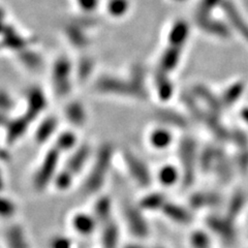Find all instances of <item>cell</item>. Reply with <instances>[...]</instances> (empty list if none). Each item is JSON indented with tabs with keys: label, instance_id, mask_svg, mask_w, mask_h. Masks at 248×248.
Returning a JSON list of instances; mask_svg holds the SVG:
<instances>
[{
	"label": "cell",
	"instance_id": "6da1fadb",
	"mask_svg": "<svg viewBox=\"0 0 248 248\" xmlns=\"http://www.w3.org/2000/svg\"><path fill=\"white\" fill-rule=\"evenodd\" d=\"M114 147L110 143H105L98 147L93 154L91 167L82 185V192L85 196L96 195L107 181V178L113 164Z\"/></svg>",
	"mask_w": 248,
	"mask_h": 248
},
{
	"label": "cell",
	"instance_id": "7a4b0ae2",
	"mask_svg": "<svg viewBox=\"0 0 248 248\" xmlns=\"http://www.w3.org/2000/svg\"><path fill=\"white\" fill-rule=\"evenodd\" d=\"M178 155L181 164V183L184 188L193 185L198 169L199 150L197 141L192 137L182 138L178 145Z\"/></svg>",
	"mask_w": 248,
	"mask_h": 248
},
{
	"label": "cell",
	"instance_id": "3957f363",
	"mask_svg": "<svg viewBox=\"0 0 248 248\" xmlns=\"http://www.w3.org/2000/svg\"><path fill=\"white\" fill-rule=\"evenodd\" d=\"M95 88L98 92L108 95L136 98L139 100H144L148 97L147 91L140 88L133 80L125 81L115 77L102 78L96 82Z\"/></svg>",
	"mask_w": 248,
	"mask_h": 248
},
{
	"label": "cell",
	"instance_id": "277c9868",
	"mask_svg": "<svg viewBox=\"0 0 248 248\" xmlns=\"http://www.w3.org/2000/svg\"><path fill=\"white\" fill-rule=\"evenodd\" d=\"M61 154L62 153L54 146L45 153L40 166L35 170L32 177V186L36 191H44L54 182V179L60 170L59 162Z\"/></svg>",
	"mask_w": 248,
	"mask_h": 248
},
{
	"label": "cell",
	"instance_id": "5b68a950",
	"mask_svg": "<svg viewBox=\"0 0 248 248\" xmlns=\"http://www.w3.org/2000/svg\"><path fill=\"white\" fill-rule=\"evenodd\" d=\"M122 159L128 175L140 187L147 188L152 184V175L148 165L129 149L123 150Z\"/></svg>",
	"mask_w": 248,
	"mask_h": 248
},
{
	"label": "cell",
	"instance_id": "8992f818",
	"mask_svg": "<svg viewBox=\"0 0 248 248\" xmlns=\"http://www.w3.org/2000/svg\"><path fill=\"white\" fill-rule=\"evenodd\" d=\"M124 219L129 232L138 239H144L150 234L149 224L144 216V211L138 205L126 204L123 208Z\"/></svg>",
	"mask_w": 248,
	"mask_h": 248
},
{
	"label": "cell",
	"instance_id": "52a82bcc",
	"mask_svg": "<svg viewBox=\"0 0 248 248\" xmlns=\"http://www.w3.org/2000/svg\"><path fill=\"white\" fill-rule=\"evenodd\" d=\"M206 226L213 234L227 244H234L238 239V232L232 220L228 215H210L206 218Z\"/></svg>",
	"mask_w": 248,
	"mask_h": 248
},
{
	"label": "cell",
	"instance_id": "ba28073f",
	"mask_svg": "<svg viewBox=\"0 0 248 248\" xmlns=\"http://www.w3.org/2000/svg\"><path fill=\"white\" fill-rule=\"evenodd\" d=\"M91 157H93L92 147L88 143L78 145L69 154L63 169L76 178L86 168Z\"/></svg>",
	"mask_w": 248,
	"mask_h": 248
},
{
	"label": "cell",
	"instance_id": "9c48e42d",
	"mask_svg": "<svg viewBox=\"0 0 248 248\" xmlns=\"http://www.w3.org/2000/svg\"><path fill=\"white\" fill-rule=\"evenodd\" d=\"M53 86L56 95L67 96L72 90L71 65L65 60L58 61L53 72Z\"/></svg>",
	"mask_w": 248,
	"mask_h": 248
},
{
	"label": "cell",
	"instance_id": "30bf717a",
	"mask_svg": "<svg viewBox=\"0 0 248 248\" xmlns=\"http://www.w3.org/2000/svg\"><path fill=\"white\" fill-rule=\"evenodd\" d=\"M46 108V98L43 90L36 87L30 88L26 94V110L24 114L30 120H36Z\"/></svg>",
	"mask_w": 248,
	"mask_h": 248
},
{
	"label": "cell",
	"instance_id": "8fae6325",
	"mask_svg": "<svg viewBox=\"0 0 248 248\" xmlns=\"http://www.w3.org/2000/svg\"><path fill=\"white\" fill-rule=\"evenodd\" d=\"M33 121L30 120L27 116L23 113L16 118H12L7 124L5 129V140L9 145H13L26 134L30 124Z\"/></svg>",
	"mask_w": 248,
	"mask_h": 248
},
{
	"label": "cell",
	"instance_id": "7c38bea8",
	"mask_svg": "<svg viewBox=\"0 0 248 248\" xmlns=\"http://www.w3.org/2000/svg\"><path fill=\"white\" fill-rule=\"evenodd\" d=\"M154 117L164 125L185 129L188 126V119L183 114L168 108H159L154 112Z\"/></svg>",
	"mask_w": 248,
	"mask_h": 248
},
{
	"label": "cell",
	"instance_id": "4fadbf2b",
	"mask_svg": "<svg viewBox=\"0 0 248 248\" xmlns=\"http://www.w3.org/2000/svg\"><path fill=\"white\" fill-rule=\"evenodd\" d=\"M4 244L6 248H30L26 232L19 223H13L6 228Z\"/></svg>",
	"mask_w": 248,
	"mask_h": 248
},
{
	"label": "cell",
	"instance_id": "5bb4252c",
	"mask_svg": "<svg viewBox=\"0 0 248 248\" xmlns=\"http://www.w3.org/2000/svg\"><path fill=\"white\" fill-rule=\"evenodd\" d=\"M193 93H195L193 96L198 100H201L206 106V111L221 116L224 108L222 106L220 97L216 96L210 89L206 88L205 86H202V85L196 86L195 89H193Z\"/></svg>",
	"mask_w": 248,
	"mask_h": 248
},
{
	"label": "cell",
	"instance_id": "9a60e30c",
	"mask_svg": "<svg viewBox=\"0 0 248 248\" xmlns=\"http://www.w3.org/2000/svg\"><path fill=\"white\" fill-rule=\"evenodd\" d=\"M100 247L102 248H119L120 228L114 218L100 226Z\"/></svg>",
	"mask_w": 248,
	"mask_h": 248
},
{
	"label": "cell",
	"instance_id": "2e32d148",
	"mask_svg": "<svg viewBox=\"0 0 248 248\" xmlns=\"http://www.w3.org/2000/svg\"><path fill=\"white\" fill-rule=\"evenodd\" d=\"M160 211L168 219L175 223L182 224V226H186L192 221V215L187 209L173 202L167 201Z\"/></svg>",
	"mask_w": 248,
	"mask_h": 248
},
{
	"label": "cell",
	"instance_id": "e0dca14e",
	"mask_svg": "<svg viewBox=\"0 0 248 248\" xmlns=\"http://www.w3.org/2000/svg\"><path fill=\"white\" fill-rule=\"evenodd\" d=\"M221 203V197L212 191H198L189 198V206L195 210H202L207 208H215Z\"/></svg>",
	"mask_w": 248,
	"mask_h": 248
},
{
	"label": "cell",
	"instance_id": "ac0fdd59",
	"mask_svg": "<svg viewBox=\"0 0 248 248\" xmlns=\"http://www.w3.org/2000/svg\"><path fill=\"white\" fill-rule=\"evenodd\" d=\"M72 227L81 236H90L99 227L93 214L77 213L72 218Z\"/></svg>",
	"mask_w": 248,
	"mask_h": 248
},
{
	"label": "cell",
	"instance_id": "d6986e66",
	"mask_svg": "<svg viewBox=\"0 0 248 248\" xmlns=\"http://www.w3.org/2000/svg\"><path fill=\"white\" fill-rule=\"evenodd\" d=\"M93 216L98 223V226H103L106 222L113 219V203L111 198L108 196H100L93 206Z\"/></svg>",
	"mask_w": 248,
	"mask_h": 248
},
{
	"label": "cell",
	"instance_id": "ffe728a7",
	"mask_svg": "<svg viewBox=\"0 0 248 248\" xmlns=\"http://www.w3.org/2000/svg\"><path fill=\"white\" fill-rule=\"evenodd\" d=\"M58 128V120L54 116H49L42 120L35 129L34 140L37 144L43 145L50 141Z\"/></svg>",
	"mask_w": 248,
	"mask_h": 248
},
{
	"label": "cell",
	"instance_id": "44dd1931",
	"mask_svg": "<svg viewBox=\"0 0 248 248\" xmlns=\"http://www.w3.org/2000/svg\"><path fill=\"white\" fill-rule=\"evenodd\" d=\"M66 120L75 127H82L87 121V112L84 106L78 102L69 103L64 108Z\"/></svg>",
	"mask_w": 248,
	"mask_h": 248
},
{
	"label": "cell",
	"instance_id": "7402d4cb",
	"mask_svg": "<svg viewBox=\"0 0 248 248\" xmlns=\"http://www.w3.org/2000/svg\"><path fill=\"white\" fill-rule=\"evenodd\" d=\"M213 170H215L216 176L222 183H228L232 177V170L230 158L227 153L222 151L220 148H217L216 159Z\"/></svg>",
	"mask_w": 248,
	"mask_h": 248
},
{
	"label": "cell",
	"instance_id": "603a6c76",
	"mask_svg": "<svg viewBox=\"0 0 248 248\" xmlns=\"http://www.w3.org/2000/svg\"><path fill=\"white\" fill-rule=\"evenodd\" d=\"M167 203V198L161 192H149L145 195L138 203V206L145 211H160Z\"/></svg>",
	"mask_w": 248,
	"mask_h": 248
},
{
	"label": "cell",
	"instance_id": "cb8c5ba5",
	"mask_svg": "<svg viewBox=\"0 0 248 248\" xmlns=\"http://www.w3.org/2000/svg\"><path fill=\"white\" fill-rule=\"evenodd\" d=\"M173 142V135L166 127H156L149 134V143L156 150H164Z\"/></svg>",
	"mask_w": 248,
	"mask_h": 248
},
{
	"label": "cell",
	"instance_id": "d4e9b609",
	"mask_svg": "<svg viewBox=\"0 0 248 248\" xmlns=\"http://www.w3.org/2000/svg\"><path fill=\"white\" fill-rule=\"evenodd\" d=\"M245 91V84L243 82H235L223 91L220 96L223 108H230L234 106L242 97Z\"/></svg>",
	"mask_w": 248,
	"mask_h": 248
},
{
	"label": "cell",
	"instance_id": "484cf974",
	"mask_svg": "<svg viewBox=\"0 0 248 248\" xmlns=\"http://www.w3.org/2000/svg\"><path fill=\"white\" fill-rule=\"evenodd\" d=\"M246 205V195L242 190H238L232 195L228 207H227V215L232 220L237 219L241 215Z\"/></svg>",
	"mask_w": 248,
	"mask_h": 248
},
{
	"label": "cell",
	"instance_id": "4316f807",
	"mask_svg": "<svg viewBox=\"0 0 248 248\" xmlns=\"http://www.w3.org/2000/svg\"><path fill=\"white\" fill-rule=\"evenodd\" d=\"M217 154V148L214 146L208 145L205 148L202 149L199 152V159H198V167L202 172L208 173L213 170L215 159Z\"/></svg>",
	"mask_w": 248,
	"mask_h": 248
},
{
	"label": "cell",
	"instance_id": "83f0119b",
	"mask_svg": "<svg viewBox=\"0 0 248 248\" xmlns=\"http://www.w3.org/2000/svg\"><path fill=\"white\" fill-rule=\"evenodd\" d=\"M157 179L162 186L170 187L181 180V170H178L175 166L165 165L159 170Z\"/></svg>",
	"mask_w": 248,
	"mask_h": 248
},
{
	"label": "cell",
	"instance_id": "f1b7e54d",
	"mask_svg": "<svg viewBox=\"0 0 248 248\" xmlns=\"http://www.w3.org/2000/svg\"><path fill=\"white\" fill-rule=\"evenodd\" d=\"M78 138L73 131H62L60 133L53 146L57 148L61 153L72 152L78 146Z\"/></svg>",
	"mask_w": 248,
	"mask_h": 248
},
{
	"label": "cell",
	"instance_id": "f546056e",
	"mask_svg": "<svg viewBox=\"0 0 248 248\" xmlns=\"http://www.w3.org/2000/svg\"><path fill=\"white\" fill-rule=\"evenodd\" d=\"M156 92L162 102H167L173 95V85L168 79L167 74L159 73L156 79Z\"/></svg>",
	"mask_w": 248,
	"mask_h": 248
},
{
	"label": "cell",
	"instance_id": "4dcf8cb0",
	"mask_svg": "<svg viewBox=\"0 0 248 248\" xmlns=\"http://www.w3.org/2000/svg\"><path fill=\"white\" fill-rule=\"evenodd\" d=\"M75 179L76 178L73 175L69 174L66 170L62 168L58 170L53 184L59 191H66L71 188Z\"/></svg>",
	"mask_w": 248,
	"mask_h": 248
},
{
	"label": "cell",
	"instance_id": "1f68e13d",
	"mask_svg": "<svg viewBox=\"0 0 248 248\" xmlns=\"http://www.w3.org/2000/svg\"><path fill=\"white\" fill-rule=\"evenodd\" d=\"M18 211L17 204L10 198L0 195V218L10 219Z\"/></svg>",
	"mask_w": 248,
	"mask_h": 248
},
{
	"label": "cell",
	"instance_id": "d6a6232c",
	"mask_svg": "<svg viewBox=\"0 0 248 248\" xmlns=\"http://www.w3.org/2000/svg\"><path fill=\"white\" fill-rule=\"evenodd\" d=\"M190 245L192 248H211V240L206 232L195 231L190 235Z\"/></svg>",
	"mask_w": 248,
	"mask_h": 248
},
{
	"label": "cell",
	"instance_id": "836d02e7",
	"mask_svg": "<svg viewBox=\"0 0 248 248\" xmlns=\"http://www.w3.org/2000/svg\"><path fill=\"white\" fill-rule=\"evenodd\" d=\"M231 140L239 149L248 148V136L245 134V131L239 128H235L231 131Z\"/></svg>",
	"mask_w": 248,
	"mask_h": 248
},
{
	"label": "cell",
	"instance_id": "e575fe53",
	"mask_svg": "<svg viewBox=\"0 0 248 248\" xmlns=\"http://www.w3.org/2000/svg\"><path fill=\"white\" fill-rule=\"evenodd\" d=\"M15 99L4 90H0V112L11 113L15 108Z\"/></svg>",
	"mask_w": 248,
	"mask_h": 248
},
{
	"label": "cell",
	"instance_id": "d590c367",
	"mask_svg": "<svg viewBox=\"0 0 248 248\" xmlns=\"http://www.w3.org/2000/svg\"><path fill=\"white\" fill-rule=\"evenodd\" d=\"M49 248H73V241L66 236L56 235L50 239Z\"/></svg>",
	"mask_w": 248,
	"mask_h": 248
},
{
	"label": "cell",
	"instance_id": "8d00e7d4",
	"mask_svg": "<svg viewBox=\"0 0 248 248\" xmlns=\"http://www.w3.org/2000/svg\"><path fill=\"white\" fill-rule=\"evenodd\" d=\"M238 150H239V153L236 158L237 167L243 174H246L248 172V148L238 149Z\"/></svg>",
	"mask_w": 248,
	"mask_h": 248
},
{
	"label": "cell",
	"instance_id": "74e56055",
	"mask_svg": "<svg viewBox=\"0 0 248 248\" xmlns=\"http://www.w3.org/2000/svg\"><path fill=\"white\" fill-rule=\"evenodd\" d=\"M11 119H12V117L9 113L0 112V127L5 128L7 126V124L10 123Z\"/></svg>",
	"mask_w": 248,
	"mask_h": 248
},
{
	"label": "cell",
	"instance_id": "f35d334b",
	"mask_svg": "<svg viewBox=\"0 0 248 248\" xmlns=\"http://www.w3.org/2000/svg\"><path fill=\"white\" fill-rule=\"evenodd\" d=\"M4 188H5V179H4L2 169L0 168V195H2Z\"/></svg>",
	"mask_w": 248,
	"mask_h": 248
},
{
	"label": "cell",
	"instance_id": "ab89813d",
	"mask_svg": "<svg viewBox=\"0 0 248 248\" xmlns=\"http://www.w3.org/2000/svg\"><path fill=\"white\" fill-rule=\"evenodd\" d=\"M240 117L242 118V120L248 125V107H244L241 112H240Z\"/></svg>",
	"mask_w": 248,
	"mask_h": 248
},
{
	"label": "cell",
	"instance_id": "60d3db41",
	"mask_svg": "<svg viewBox=\"0 0 248 248\" xmlns=\"http://www.w3.org/2000/svg\"><path fill=\"white\" fill-rule=\"evenodd\" d=\"M123 248H151V247H148V246L140 244V243H130V244L125 245Z\"/></svg>",
	"mask_w": 248,
	"mask_h": 248
},
{
	"label": "cell",
	"instance_id": "b9f144b4",
	"mask_svg": "<svg viewBox=\"0 0 248 248\" xmlns=\"http://www.w3.org/2000/svg\"><path fill=\"white\" fill-rule=\"evenodd\" d=\"M151 248H165V247H161V246H155V247H151Z\"/></svg>",
	"mask_w": 248,
	"mask_h": 248
},
{
	"label": "cell",
	"instance_id": "7bdbcfd3",
	"mask_svg": "<svg viewBox=\"0 0 248 248\" xmlns=\"http://www.w3.org/2000/svg\"><path fill=\"white\" fill-rule=\"evenodd\" d=\"M0 149H1V147H0Z\"/></svg>",
	"mask_w": 248,
	"mask_h": 248
}]
</instances>
